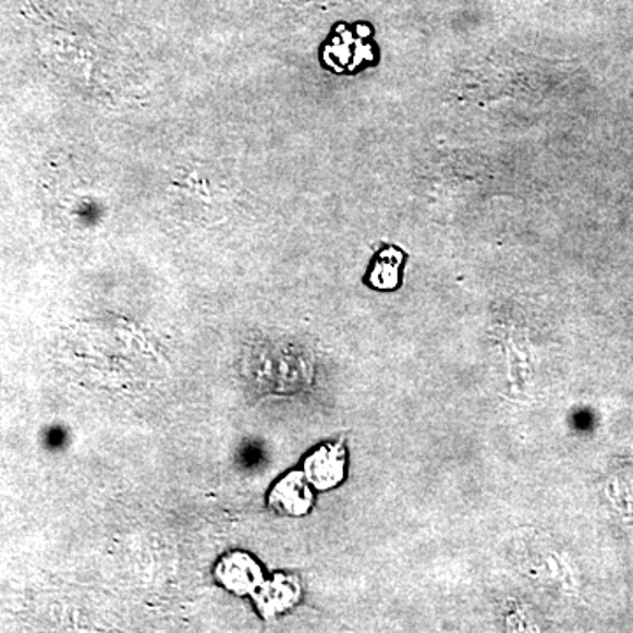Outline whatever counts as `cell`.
Returning <instances> with one entry per match:
<instances>
[{"label":"cell","instance_id":"cell-6","mask_svg":"<svg viewBox=\"0 0 633 633\" xmlns=\"http://www.w3.org/2000/svg\"><path fill=\"white\" fill-rule=\"evenodd\" d=\"M294 2H303V4H326V2H338V0H294Z\"/></svg>","mask_w":633,"mask_h":633},{"label":"cell","instance_id":"cell-4","mask_svg":"<svg viewBox=\"0 0 633 633\" xmlns=\"http://www.w3.org/2000/svg\"><path fill=\"white\" fill-rule=\"evenodd\" d=\"M297 597H300V586H297L296 581L285 577V575H277L273 583H268L260 589V611H265L266 616L285 611L296 604Z\"/></svg>","mask_w":633,"mask_h":633},{"label":"cell","instance_id":"cell-1","mask_svg":"<svg viewBox=\"0 0 633 633\" xmlns=\"http://www.w3.org/2000/svg\"><path fill=\"white\" fill-rule=\"evenodd\" d=\"M345 449L342 443H328L312 452L305 463V475L315 488H334L345 475Z\"/></svg>","mask_w":633,"mask_h":633},{"label":"cell","instance_id":"cell-3","mask_svg":"<svg viewBox=\"0 0 633 633\" xmlns=\"http://www.w3.org/2000/svg\"><path fill=\"white\" fill-rule=\"evenodd\" d=\"M312 497L308 478L301 472L289 474L275 486L273 491L269 495V506L275 511L285 512L289 515H303L311 511Z\"/></svg>","mask_w":633,"mask_h":633},{"label":"cell","instance_id":"cell-5","mask_svg":"<svg viewBox=\"0 0 633 633\" xmlns=\"http://www.w3.org/2000/svg\"><path fill=\"white\" fill-rule=\"evenodd\" d=\"M401 252L397 248H388V251L380 252L377 259H375L374 269L369 275V283L378 289L397 288L398 269H400Z\"/></svg>","mask_w":633,"mask_h":633},{"label":"cell","instance_id":"cell-2","mask_svg":"<svg viewBox=\"0 0 633 633\" xmlns=\"http://www.w3.org/2000/svg\"><path fill=\"white\" fill-rule=\"evenodd\" d=\"M217 577L220 579V583L226 588L245 595V593H252L259 586L260 581H263V572H260L254 558L243 555V552H234V555L226 556L220 560L219 567H217Z\"/></svg>","mask_w":633,"mask_h":633}]
</instances>
